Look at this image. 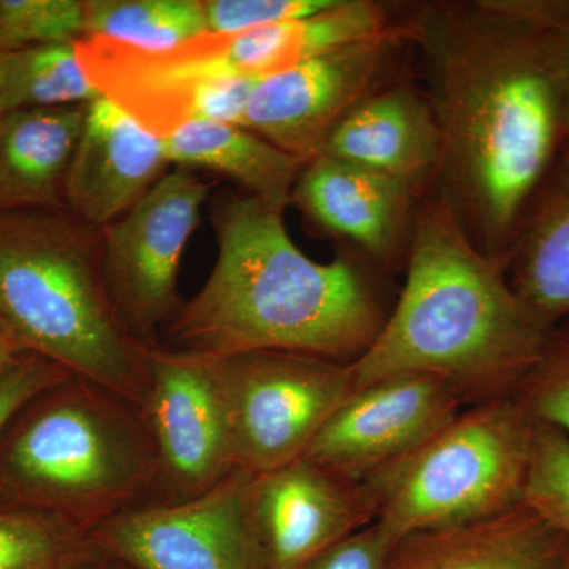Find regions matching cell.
Listing matches in <instances>:
<instances>
[{
	"label": "cell",
	"mask_w": 569,
	"mask_h": 569,
	"mask_svg": "<svg viewBox=\"0 0 569 569\" xmlns=\"http://www.w3.org/2000/svg\"><path fill=\"white\" fill-rule=\"evenodd\" d=\"M559 0L433 2L408 14L441 137V203L505 263L567 148L550 24Z\"/></svg>",
	"instance_id": "cell-1"
},
{
	"label": "cell",
	"mask_w": 569,
	"mask_h": 569,
	"mask_svg": "<svg viewBox=\"0 0 569 569\" xmlns=\"http://www.w3.org/2000/svg\"><path fill=\"white\" fill-rule=\"evenodd\" d=\"M211 219L216 266L162 346L203 358L287 351L342 362L372 346L388 312L351 258L317 263L291 241L283 212L247 193L217 198Z\"/></svg>",
	"instance_id": "cell-2"
},
{
	"label": "cell",
	"mask_w": 569,
	"mask_h": 569,
	"mask_svg": "<svg viewBox=\"0 0 569 569\" xmlns=\"http://www.w3.org/2000/svg\"><path fill=\"white\" fill-rule=\"evenodd\" d=\"M407 279L372 346L351 362L356 389L400 376L443 381L463 406L515 397L557 321L516 291L448 206L419 209Z\"/></svg>",
	"instance_id": "cell-3"
},
{
	"label": "cell",
	"mask_w": 569,
	"mask_h": 569,
	"mask_svg": "<svg viewBox=\"0 0 569 569\" xmlns=\"http://www.w3.org/2000/svg\"><path fill=\"white\" fill-rule=\"evenodd\" d=\"M102 257V228L66 209L0 211V325L22 350L144 410L148 346L116 312Z\"/></svg>",
	"instance_id": "cell-4"
},
{
	"label": "cell",
	"mask_w": 569,
	"mask_h": 569,
	"mask_svg": "<svg viewBox=\"0 0 569 569\" xmlns=\"http://www.w3.org/2000/svg\"><path fill=\"white\" fill-rule=\"evenodd\" d=\"M159 462L144 410L77 376L29 399L0 432V505L92 530L156 503Z\"/></svg>",
	"instance_id": "cell-5"
},
{
	"label": "cell",
	"mask_w": 569,
	"mask_h": 569,
	"mask_svg": "<svg viewBox=\"0 0 569 569\" xmlns=\"http://www.w3.org/2000/svg\"><path fill=\"white\" fill-rule=\"evenodd\" d=\"M537 429L516 397L463 407L413 451L362 482L373 523L397 545L518 507Z\"/></svg>",
	"instance_id": "cell-6"
},
{
	"label": "cell",
	"mask_w": 569,
	"mask_h": 569,
	"mask_svg": "<svg viewBox=\"0 0 569 569\" xmlns=\"http://www.w3.org/2000/svg\"><path fill=\"white\" fill-rule=\"evenodd\" d=\"M100 96L160 138L194 121L241 126L252 93L234 33H204L167 51H144L104 37L74 43Z\"/></svg>",
	"instance_id": "cell-7"
},
{
	"label": "cell",
	"mask_w": 569,
	"mask_h": 569,
	"mask_svg": "<svg viewBox=\"0 0 569 569\" xmlns=\"http://www.w3.org/2000/svg\"><path fill=\"white\" fill-rule=\"evenodd\" d=\"M204 359L227 406L236 466L252 475L301 459L356 389L351 362L320 356L249 351Z\"/></svg>",
	"instance_id": "cell-8"
},
{
	"label": "cell",
	"mask_w": 569,
	"mask_h": 569,
	"mask_svg": "<svg viewBox=\"0 0 569 569\" xmlns=\"http://www.w3.org/2000/svg\"><path fill=\"white\" fill-rule=\"evenodd\" d=\"M211 190L212 182L178 167L121 219L102 228L108 295L127 331L142 346L160 343L181 309L179 264Z\"/></svg>",
	"instance_id": "cell-9"
},
{
	"label": "cell",
	"mask_w": 569,
	"mask_h": 569,
	"mask_svg": "<svg viewBox=\"0 0 569 569\" xmlns=\"http://www.w3.org/2000/svg\"><path fill=\"white\" fill-rule=\"evenodd\" d=\"M411 44L408 17L381 36L323 52L254 86L241 127L302 163L356 104L388 84L392 67Z\"/></svg>",
	"instance_id": "cell-10"
},
{
	"label": "cell",
	"mask_w": 569,
	"mask_h": 569,
	"mask_svg": "<svg viewBox=\"0 0 569 569\" xmlns=\"http://www.w3.org/2000/svg\"><path fill=\"white\" fill-rule=\"evenodd\" d=\"M252 486L253 475L238 467L203 496L123 512L92 537L126 569H264Z\"/></svg>",
	"instance_id": "cell-11"
},
{
	"label": "cell",
	"mask_w": 569,
	"mask_h": 569,
	"mask_svg": "<svg viewBox=\"0 0 569 569\" xmlns=\"http://www.w3.org/2000/svg\"><path fill=\"white\" fill-rule=\"evenodd\" d=\"M151 388L144 413L156 445V503L193 500L236 466L233 433L222 392L201 356L156 343L146 347Z\"/></svg>",
	"instance_id": "cell-12"
},
{
	"label": "cell",
	"mask_w": 569,
	"mask_h": 569,
	"mask_svg": "<svg viewBox=\"0 0 569 569\" xmlns=\"http://www.w3.org/2000/svg\"><path fill=\"white\" fill-rule=\"evenodd\" d=\"M463 407L455 389L437 378H385L355 389L305 458L365 482L418 448Z\"/></svg>",
	"instance_id": "cell-13"
},
{
	"label": "cell",
	"mask_w": 569,
	"mask_h": 569,
	"mask_svg": "<svg viewBox=\"0 0 569 569\" xmlns=\"http://www.w3.org/2000/svg\"><path fill=\"white\" fill-rule=\"evenodd\" d=\"M252 515L264 569H298L372 526L362 482L305 458L253 475Z\"/></svg>",
	"instance_id": "cell-14"
},
{
	"label": "cell",
	"mask_w": 569,
	"mask_h": 569,
	"mask_svg": "<svg viewBox=\"0 0 569 569\" xmlns=\"http://www.w3.org/2000/svg\"><path fill=\"white\" fill-rule=\"evenodd\" d=\"M168 163L159 134L100 97L88 104L67 173L66 209L81 222L107 227L149 193Z\"/></svg>",
	"instance_id": "cell-15"
},
{
	"label": "cell",
	"mask_w": 569,
	"mask_h": 569,
	"mask_svg": "<svg viewBox=\"0 0 569 569\" xmlns=\"http://www.w3.org/2000/svg\"><path fill=\"white\" fill-rule=\"evenodd\" d=\"M417 190L358 164L317 156L302 168L291 194L306 219L361 247L378 263L399 253Z\"/></svg>",
	"instance_id": "cell-16"
},
{
	"label": "cell",
	"mask_w": 569,
	"mask_h": 569,
	"mask_svg": "<svg viewBox=\"0 0 569 569\" xmlns=\"http://www.w3.org/2000/svg\"><path fill=\"white\" fill-rule=\"evenodd\" d=\"M320 156L388 176L421 193L440 167L436 112L413 86L388 82L348 112Z\"/></svg>",
	"instance_id": "cell-17"
},
{
	"label": "cell",
	"mask_w": 569,
	"mask_h": 569,
	"mask_svg": "<svg viewBox=\"0 0 569 569\" xmlns=\"http://www.w3.org/2000/svg\"><path fill=\"white\" fill-rule=\"evenodd\" d=\"M568 541L529 505L421 531L397 542L387 569H561Z\"/></svg>",
	"instance_id": "cell-18"
},
{
	"label": "cell",
	"mask_w": 569,
	"mask_h": 569,
	"mask_svg": "<svg viewBox=\"0 0 569 569\" xmlns=\"http://www.w3.org/2000/svg\"><path fill=\"white\" fill-rule=\"evenodd\" d=\"M88 104L11 111L0 122V211L66 209ZM67 211V209H66Z\"/></svg>",
	"instance_id": "cell-19"
},
{
	"label": "cell",
	"mask_w": 569,
	"mask_h": 569,
	"mask_svg": "<svg viewBox=\"0 0 569 569\" xmlns=\"http://www.w3.org/2000/svg\"><path fill=\"white\" fill-rule=\"evenodd\" d=\"M170 163L209 170L244 187L276 211L284 212L306 163L234 123L194 121L162 138Z\"/></svg>",
	"instance_id": "cell-20"
},
{
	"label": "cell",
	"mask_w": 569,
	"mask_h": 569,
	"mask_svg": "<svg viewBox=\"0 0 569 569\" xmlns=\"http://www.w3.org/2000/svg\"><path fill=\"white\" fill-rule=\"evenodd\" d=\"M509 282L556 321L569 318V146L505 258Z\"/></svg>",
	"instance_id": "cell-21"
},
{
	"label": "cell",
	"mask_w": 569,
	"mask_h": 569,
	"mask_svg": "<svg viewBox=\"0 0 569 569\" xmlns=\"http://www.w3.org/2000/svg\"><path fill=\"white\" fill-rule=\"evenodd\" d=\"M104 561L91 530L51 512L0 505V569H93Z\"/></svg>",
	"instance_id": "cell-22"
},
{
	"label": "cell",
	"mask_w": 569,
	"mask_h": 569,
	"mask_svg": "<svg viewBox=\"0 0 569 569\" xmlns=\"http://www.w3.org/2000/svg\"><path fill=\"white\" fill-rule=\"evenodd\" d=\"M84 32L167 51L209 31L203 0H84Z\"/></svg>",
	"instance_id": "cell-23"
},
{
	"label": "cell",
	"mask_w": 569,
	"mask_h": 569,
	"mask_svg": "<svg viewBox=\"0 0 569 569\" xmlns=\"http://www.w3.org/2000/svg\"><path fill=\"white\" fill-rule=\"evenodd\" d=\"M0 96L7 112L89 104L100 99L78 61L74 43H44L0 58Z\"/></svg>",
	"instance_id": "cell-24"
},
{
	"label": "cell",
	"mask_w": 569,
	"mask_h": 569,
	"mask_svg": "<svg viewBox=\"0 0 569 569\" xmlns=\"http://www.w3.org/2000/svg\"><path fill=\"white\" fill-rule=\"evenodd\" d=\"M84 0H0V58L84 39Z\"/></svg>",
	"instance_id": "cell-25"
},
{
	"label": "cell",
	"mask_w": 569,
	"mask_h": 569,
	"mask_svg": "<svg viewBox=\"0 0 569 569\" xmlns=\"http://www.w3.org/2000/svg\"><path fill=\"white\" fill-rule=\"evenodd\" d=\"M523 503L569 541V437L538 425Z\"/></svg>",
	"instance_id": "cell-26"
},
{
	"label": "cell",
	"mask_w": 569,
	"mask_h": 569,
	"mask_svg": "<svg viewBox=\"0 0 569 569\" xmlns=\"http://www.w3.org/2000/svg\"><path fill=\"white\" fill-rule=\"evenodd\" d=\"M515 397L538 425L569 437V318L553 326L541 358Z\"/></svg>",
	"instance_id": "cell-27"
},
{
	"label": "cell",
	"mask_w": 569,
	"mask_h": 569,
	"mask_svg": "<svg viewBox=\"0 0 569 569\" xmlns=\"http://www.w3.org/2000/svg\"><path fill=\"white\" fill-rule=\"evenodd\" d=\"M211 33H241L277 22L302 20L335 0H203Z\"/></svg>",
	"instance_id": "cell-28"
},
{
	"label": "cell",
	"mask_w": 569,
	"mask_h": 569,
	"mask_svg": "<svg viewBox=\"0 0 569 569\" xmlns=\"http://www.w3.org/2000/svg\"><path fill=\"white\" fill-rule=\"evenodd\" d=\"M69 376V370L56 362L26 351L0 380V432L29 399Z\"/></svg>",
	"instance_id": "cell-29"
},
{
	"label": "cell",
	"mask_w": 569,
	"mask_h": 569,
	"mask_svg": "<svg viewBox=\"0 0 569 569\" xmlns=\"http://www.w3.org/2000/svg\"><path fill=\"white\" fill-rule=\"evenodd\" d=\"M396 542L377 523L298 569H387Z\"/></svg>",
	"instance_id": "cell-30"
},
{
	"label": "cell",
	"mask_w": 569,
	"mask_h": 569,
	"mask_svg": "<svg viewBox=\"0 0 569 569\" xmlns=\"http://www.w3.org/2000/svg\"><path fill=\"white\" fill-rule=\"evenodd\" d=\"M550 50L559 74L565 107V129L569 146V0H559L552 24H550Z\"/></svg>",
	"instance_id": "cell-31"
},
{
	"label": "cell",
	"mask_w": 569,
	"mask_h": 569,
	"mask_svg": "<svg viewBox=\"0 0 569 569\" xmlns=\"http://www.w3.org/2000/svg\"><path fill=\"white\" fill-rule=\"evenodd\" d=\"M24 353L17 340L11 339L10 336L0 335V380L10 372L11 367L17 365Z\"/></svg>",
	"instance_id": "cell-32"
},
{
	"label": "cell",
	"mask_w": 569,
	"mask_h": 569,
	"mask_svg": "<svg viewBox=\"0 0 569 569\" xmlns=\"http://www.w3.org/2000/svg\"><path fill=\"white\" fill-rule=\"evenodd\" d=\"M93 569H126L122 567V565L116 563V561H104V563L100 565V567L93 568Z\"/></svg>",
	"instance_id": "cell-33"
},
{
	"label": "cell",
	"mask_w": 569,
	"mask_h": 569,
	"mask_svg": "<svg viewBox=\"0 0 569 569\" xmlns=\"http://www.w3.org/2000/svg\"><path fill=\"white\" fill-rule=\"evenodd\" d=\"M7 114H9V112H7L6 107H3L2 96H0V122H2V119L6 118Z\"/></svg>",
	"instance_id": "cell-34"
},
{
	"label": "cell",
	"mask_w": 569,
	"mask_h": 569,
	"mask_svg": "<svg viewBox=\"0 0 569 569\" xmlns=\"http://www.w3.org/2000/svg\"><path fill=\"white\" fill-rule=\"evenodd\" d=\"M561 569H569V541H568L567 556H565L563 567H561Z\"/></svg>",
	"instance_id": "cell-35"
},
{
	"label": "cell",
	"mask_w": 569,
	"mask_h": 569,
	"mask_svg": "<svg viewBox=\"0 0 569 569\" xmlns=\"http://www.w3.org/2000/svg\"><path fill=\"white\" fill-rule=\"evenodd\" d=\"M0 335H7L6 329L2 328V325H0ZM9 336V335H7Z\"/></svg>",
	"instance_id": "cell-36"
}]
</instances>
